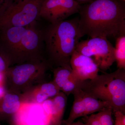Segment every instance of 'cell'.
I'll return each instance as SVG.
<instances>
[{"label":"cell","mask_w":125,"mask_h":125,"mask_svg":"<svg viewBox=\"0 0 125 125\" xmlns=\"http://www.w3.org/2000/svg\"><path fill=\"white\" fill-rule=\"evenodd\" d=\"M78 25L82 37L116 38L125 34V2L93 0L81 5Z\"/></svg>","instance_id":"6da1fadb"},{"label":"cell","mask_w":125,"mask_h":125,"mask_svg":"<svg viewBox=\"0 0 125 125\" xmlns=\"http://www.w3.org/2000/svg\"><path fill=\"white\" fill-rule=\"evenodd\" d=\"M82 37L78 18L51 24L43 37L50 65L71 67L72 55Z\"/></svg>","instance_id":"7a4b0ae2"},{"label":"cell","mask_w":125,"mask_h":125,"mask_svg":"<svg viewBox=\"0 0 125 125\" xmlns=\"http://www.w3.org/2000/svg\"><path fill=\"white\" fill-rule=\"evenodd\" d=\"M79 87L87 94L107 103L113 112L125 113V69L98 75L81 82Z\"/></svg>","instance_id":"3957f363"},{"label":"cell","mask_w":125,"mask_h":125,"mask_svg":"<svg viewBox=\"0 0 125 125\" xmlns=\"http://www.w3.org/2000/svg\"><path fill=\"white\" fill-rule=\"evenodd\" d=\"M51 66L48 61L25 62L10 66L5 74V85L7 90L24 94L43 82Z\"/></svg>","instance_id":"277c9868"},{"label":"cell","mask_w":125,"mask_h":125,"mask_svg":"<svg viewBox=\"0 0 125 125\" xmlns=\"http://www.w3.org/2000/svg\"><path fill=\"white\" fill-rule=\"evenodd\" d=\"M43 0L15 1L0 14V30L13 27H27L40 17Z\"/></svg>","instance_id":"5b68a950"},{"label":"cell","mask_w":125,"mask_h":125,"mask_svg":"<svg viewBox=\"0 0 125 125\" xmlns=\"http://www.w3.org/2000/svg\"><path fill=\"white\" fill-rule=\"evenodd\" d=\"M75 51L93 60L99 70L109 69L115 61L114 47L104 37L91 38L79 42Z\"/></svg>","instance_id":"8992f818"},{"label":"cell","mask_w":125,"mask_h":125,"mask_svg":"<svg viewBox=\"0 0 125 125\" xmlns=\"http://www.w3.org/2000/svg\"><path fill=\"white\" fill-rule=\"evenodd\" d=\"M42 38V33L34 27H27L12 64L44 60L40 50Z\"/></svg>","instance_id":"52a82bcc"},{"label":"cell","mask_w":125,"mask_h":125,"mask_svg":"<svg viewBox=\"0 0 125 125\" xmlns=\"http://www.w3.org/2000/svg\"><path fill=\"white\" fill-rule=\"evenodd\" d=\"M72 94L74 96L73 102L68 118L64 121L65 125H69L78 118L98 112L109 106L106 103L87 94L79 85Z\"/></svg>","instance_id":"ba28073f"},{"label":"cell","mask_w":125,"mask_h":125,"mask_svg":"<svg viewBox=\"0 0 125 125\" xmlns=\"http://www.w3.org/2000/svg\"><path fill=\"white\" fill-rule=\"evenodd\" d=\"M81 6L75 0H43L40 17L55 23L79 13Z\"/></svg>","instance_id":"9c48e42d"},{"label":"cell","mask_w":125,"mask_h":125,"mask_svg":"<svg viewBox=\"0 0 125 125\" xmlns=\"http://www.w3.org/2000/svg\"><path fill=\"white\" fill-rule=\"evenodd\" d=\"M10 119L11 125H52L42 104L24 103Z\"/></svg>","instance_id":"30bf717a"},{"label":"cell","mask_w":125,"mask_h":125,"mask_svg":"<svg viewBox=\"0 0 125 125\" xmlns=\"http://www.w3.org/2000/svg\"><path fill=\"white\" fill-rule=\"evenodd\" d=\"M70 65L73 75L79 82L93 79L98 75L99 69L93 60L76 51L72 55Z\"/></svg>","instance_id":"8fae6325"},{"label":"cell","mask_w":125,"mask_h":125,"mask_svg":"<svg viewBox=\"0 0 125 125\" xmlns=\"http://www.w3.org/2000/svg\"><path fill=\"white\" fill-rule=\"evenodd\" d=\"M27 28L10 27L0 30L1 40L6 47V51L2 52L9 59L11 65Z\"/></svg>","instance_id":"7c38bea8"},{"label":"cell","mask_w":125,"mask_h":125,"mask_svg":"<svg viewBox=\"0 0 125 125\" xmlns=\"http://www.w3.org/2000/svg\"><path fill=\"white\" fill-rule=\"evenodd\" d=\"M53 81L58 86L61 92L66 96L73 93L81 82L75 78L71 67L59 66L54 68Z\"/></svg>","instance_id":"4fadbf2b"},{"label":"cell","mask_w":125,"mask_h":125,"mask_svg":"<svg viewBox=\"0 0 125 125\" xmlns=\"http://www.w3.org/2000/svg\"><path fill=\"white\" fill-rule=\"evenodd\" d=\"M24 103L23 94L7 90L0 100V119L11 118Z\"/></svg>","instance_id":"5bb4252c"},{"label":"cell","mask_w":125,"mask_h":125,"mask_svg":"<svg viewBox=\"0 0 125 125\" xmlns=\"http://www.w3.org/2000/svg\"><path fill=\"white\" fill-rule=\"evenodd\" d=\"M67 102V96L62 92L51 98L49 114L52 125H62Z\"/></svg>","instance_id":"9a60e30c"},{"label":"cell","mask_w":125,"mask_h":125,"mask_svg":"<svg viewBox=\"0 0 125 125\" xmlns=\"http://www.w3.org/2000/svg\"><path fill=\"white\" fill-rule=\"evenodd\" d=\"M114 56L117 68L125 69V34L116 38Z\"/></svg>","instance_id":"2e32d148"},{"label":"cell","mask_w":125,"mask_h":125,"mask_svg":"<svg viewBox=\"0 0 125 125\" xmlns=\"http://www.w3.org/2000/svg\"><path fill=\"white\" fill-rule=\"evenodd\" d=\"M113 112L112 108L108 106L97 113L102 125H113L112 117Z\"/></svg>","instance_id":"e0dca14e"},{"label":"cell","mask_w":125,"mask_h":125,"mask_svg":"<svg viewBox=\"0 0 125 125\" xmlns=\"http://www.w3.org/2000/svg\"><path fill=\"white\" fill-rule=\"evenodd\" d=\"M11 64L9 59L3 52H0V73L5 75Z\"/></svg>","instance_id":"ac0fdd59"},{"label":"cell","mask_w":125,"mask_h":125,"mask_svg":"<svg viewBox=\"0 0 125 125\" xmlns=\"http://www.w3.org/2000/svg\"><path fill=\"white\" fill-rule=\"evenodd\" d=\"M115 122L114 125H125V115L122 112L119 111L114 112Z\"/></svg>","instance_id":"d6986e66"},{"label":"cell","mask_w":125,"mask_h":125,"mask_svg":"<svg viewBox=\"0 0 125 125\" xmlns=\"http://www.w3.org/2000/svg\"><path fill=\"white\" fill-rule=\"evenodd\" d=\"M85 123L88 125H102L96 114H93L86 118Z\"/></svg>","instance_id":"ffe728a7"},{"label":"cell","mask_w":125,"mask_h":125,"mask_svg":"<svg viewBox=\"0 0 125 125\" xmlns=\"http://www.w3.org/2000/svg\"><path fill=\"white\" fill-rule=\"evenodd\" d=\"M15 0H0V14L4 12Z\"/></svg>","instance_id":"44dd1931"},{"label":"cell","mask_w":125,"mask_h":125,"mask_svg":"<svg viewBox=\"0 0 125 125\" xmlns=\"http://www.w3.org/2000/svg\"><path fill=\"white\" fill-rule=\"evenodd\" d=\"M7 89L5 85H0V100L4 96Z\"/></svg>","instance_id":"7402d4cb"},{"label":"cell","mask_w":125,"mask_h":125,"mask_svg":"<svg viewBox=\"0 0 125 125\" xmlns=\"http://www.w3.org/2000/svg\"><path fill=\"white\" fill-rule=\"evenodd\" d=\"M5 75L0 73V85H5Z\"/></svg>","instance_id":"603a6c76"},{"label":"cell","mask_w":125,"mask_h":125,"mask_svg":"<svg viewBox=\"0 0 125 125\" xmlns=\"http://www.w3.org/2000/svg\"><path fill=\"white\" fill-rule=\"evenodd\" d=\"M77 2H79L80 4H84L89 3L93 1V0H75Z\"/></svg>","instance_id":"cb8c5ba5"},{"label":"cell","mask_w":125,"mask_h":125,"mask_svg":"<svg viewBox=\"0 0 125 125\" xmlns=\"http://www.w3.org/2000/svg\"><path fill=\"white\" fill-rule=\"evenodd\" d=\"M83 122L78 121L76 122H74L73 123L69 125H83Z\"/></svg>","instance_id":"d4e9b609"},{"label":"cell","mask_w":125,"mask_h":125,"mask_svg":"<svg viewBox=\"0 0 125 125\" xmlns=\"http://www.w3.org/2000/svg\"><path fill=\"white\" fill-rule=\"evenodd\" d=\"M87 125V124L86 123H83V125Z\"/></svg>","instance_id":"484cf974"},{"label":"cell","mask_w":125,"mask_h":125,"mask_svg":"<svg viewBox=\"0 0 125 125\" xmlns=\"http://www.w3.org/2000/svg\"><path fill=\"white\" fill-rule=\"evenodd\" d=\"M120 0L122 1H124V2H125V0Z\"/></svg>","instance_id":"4316f807"},{"label":"cell","mask_w":125,"mask_h":125,"mask_svg":"<svg viewBox=\"0 0 125 125\" xmlns=\"http://www.w3.org/2000/svg\"><path fill=\"white\" fill-rule=\"evenodd\" d=\"M21 0H15V1H19Z\"/></svg>","instance_id":"83f0119b"}]
</instances>
